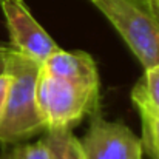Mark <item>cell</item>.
Here are the masks:
<instances>
[{
	"label": "cell",
	"mask_w": 159,
	"mask_h": 159,
	"mask_svg": "<svg viewBox=\"0 0 159 159\" xmlns=\"http://www.w3.org/2000/svg\"><path fill=\"white\" fill-rule=\"evenodd\" d=\"M40 62L11 50L5 57V71L11 74V85L0 117V144L12 145L45 131L36 101V84Z\"/></svg>",
	"instance_id": "obj_1"
},
{
	"label": "cell",
	"mask_w": 159,
	"mask_h": 159,
	"mask_svg": "<svg viewBox=\"0 0 159 159\" xmlns=\"http://www.w3.org/2000/svg\"><path fill=\"white\" fill-rule=\"evenodd\" d=\"M36 101L40 117L48 130H71L82 119L99 110L101 91L76 85L50 74L40 65Z\"/></svg>",
	"instance_id": "obj_2"
},
{
	"label": "cell",
	"mask_w": 159,
	"mask_h": 159,
	"mask_svg": "<svg viewBox=\"0 0 159 159\" xmlns=\"http://www.w3.org/2000/svg\"><path fill=\"white\" fill-rule=\"evenodd\" d=\"M114 26L144 70L159 65V20L148 0H90Z\"/></svg>",
	"instance_id": "obj_3"
},
{
	"label": "cell",
	"mask_w": 159,
	"mask_h": 159,
	"mask_svg": "<svg viewBox=\"0 0 159 159\" xmlns=\"http://www.w3.org/2000/svg\"><path fill=\"white\" fill-rule=\"evenodd\" d=\"M85 159H142V142L124 122L107 120L101 110L91 114L80 139Z\"/></svg>",
	"instance_id": "obj_4"
},
{
	"label": "cell",
	"mask_w": 159,
	"mask_h": 159,
	"mask_svg": "<svg viewBox=\"0 0 159 159\" xmlns=\"http://www.w3.org/2000/svg\"><path fill=\"white\" fill-rule=\"evenodd\" d=\"M0 6L9 31V45L14 50L42 63L60 48L33 17L23 0H0Z\"/></svg>",
	"instance_id": "obj_5"
},
{
	"label": "cell",
	"mask_w": 159,
	"mask_h": 159,
	"mask_svg": "<svg viewBox=\"0 0 159 159\" xmlns=\"http://www.w3.org/2000/svg\"><path fill=\"white\" fill-rule=\"evenodd\" d=\"M42 68L50 74L70 80L76 85L101 91L98 65L85 51H65L59 48L45 62H42Z\"/></svg>",
	"instance_id": "obj_6"
},
{
	"label": "cell",
	"mask_w": 159,
	"mask_h": 159,
	"mask_svg": "<svg viewBox=\"0 0 159 159\" xmlns=\"http://www.w3.org/2000/svg\"><path fill=\"white\" fill-rule=\"evenodd\" d=\"M131 102L141 119L142 150L150 159H159V108L150 101L141 79L131 90Z\"/></svg>",
	"instance_id": "obj_7"
},
{
	"label": "cell",
	"mask_w": 159,
	"mask_h": 159,
	"mask_svg": "<svg viewBox=\"0 0 159 159\" xmlns=\"http://www.w3.org/2000/svg\"><path fill=\"white\" fill-rule=\"evenodd\" d=\"M42 138L50 150L51 159H85L80 139H77L71 130H48Z\"/></svg>",
	"instance_id": "obj_8"
},
{
	"label": "cell",
	"mask_w": 159,
	"mask_h": 159,
	"mask_svg": "<svg viewBox=\"0 0 159 159\" xmlns=\"http://www.w3.org/2000/svg\"><path fill=\"white\" fill-rule=\"evenodd\" d=\"M11 153H12V159H51L50 150L42 139L34 144L16 145L11 150Z\"/></svg>",
	"instance_id": "obj_9"
},
{
	"label": "cell",
	"mask_w": 159,
	"mask_h": 159,
	"mask_svg": "<svg viewBox=\"0 0 159 159\" xmlns=\"http://www.w3.org/2000/svg\"><path fill=\"white\" fill-rule=\"evenodd\" d=\"M141 80L144 84V88H145L150 101L159 108V65L145 70Z\"/></svg>",
	"instance_id": "obj_10"
},
{
	"label": "cell",
	"mask_w": 159,
	"mask_h": 159,
	"mask_svg": "<svg viewBox=\"0 0 159 159\" xmlns=\"http://www.w3.org/2000/svg\"><path fill=\"white\" fill-rule=\"evenodd\" d=\"M9 85H11V74L3 70V71L0 73V117H2L3 110H5L8 91H9Z\"/></svg>",
	"instance_id": "obj_11"
},
{
	"label": "cell",
	"mask_w": 159,
	"mask_h": 159,
	"mask_svg": "<svg viewBox=\"0 0 159 159\" xmlns=\"http://www.w3.org/2000/svg\"><path fill=\"white\" fill-rule=\"evenodd\" d=\"M148 5H150L153 14L156 16V19L159 20V0H148Z\"/></svg>",
	"instance_id": "obj_12"
},
{
	"label": "cell",
	"mask_w": 159,
	"mask_h": 159,
	"mask_svg": "<svg viewBox=\"0 0 159 159\" xmlns=\"http://www.w3.org/2000/svg\"><path fill=\"white\" fill-rule=\"evenodd\" d=\"M0 159H12L11 150H5V152H2V153H0Z\"/></svg>",
	"instance_id": "obj_13"
}]
</instances>
